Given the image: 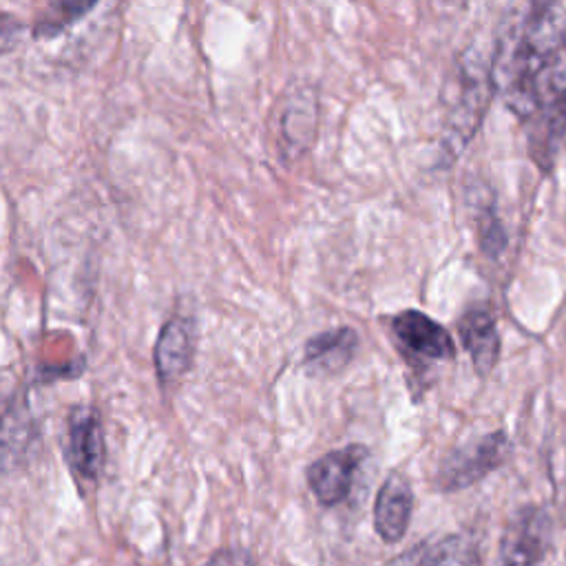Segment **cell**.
Instances as JSON below:
<instances>
[{"label": "cell", "mask_w": 566, "mask_h": 566, "mask_svg": "<svg viewBox=\"0 0 566 566\" xmlns=\"http://www.w3.org/2000/svg\"><path fill=\"white\" fill-rule=\"evenodd\" d=\"M318 128V97L312 86L292 88L279 117V133L281 139L292 157L303 155Z\"/></svg>", "instance_id": "cell-9"}, {"label": "cell", "mask_w": 566, "mask_h": 566, "mask_svg": "<svg viewBox=\"0 0 566 566\" xmlns=\"http://www.w3.org/2000/svg\"><path fill=\"white\" fill-rule=\"evenodd\" d=\"M531 159L546 172L566 137V95H551L539 102L535 113L526 119Z\"/></svg>", "instance_id": "cell-8"}, {"label": "cell", "mask_w": 566, "mask_h": 566, "mask_svg": "<svg viewBox=\"0 0 566 566\" xmlns=\"http://www.w3.org/2000/svg\"><path fill=\"white\" fill-rule=\"evenodd\" d=\"M548 515L539 506L520 509L502 535V566H539L548 551Z\"/></svg>", "instance_id": "cell-5"}, {"label": "cell", "mask_w": 566, "mask_h": 566, "mask_svg": "<svg viewBox=\"0 0 566 566\" xmlns=\"http://www.w3.org/2000/svg\"><path fill=\"white\" fill-rule=\"evenodd\" d=\"M365 458L367 449L363 444H347L314 460L307 467V484L314 497L323 506L340 504L349 495L354 475Z\"/></svg>", "instance_id": "cell-6"}, {"label": "cell", "mask_w": 566, "mask_h": 566, "mask_svg": "<svg viewBox=\"0 0 566 566\" xmlns=\"http://www.w3.org/2000/svg\"><path fill=\"white\" fill-rule=\"evenodd\" d=\"M475 546L464 535H449L436 542L420 559L418 566H473Z\"/></svg>", "instance_id": "cell-16"}, {"label": "cell", "mask_w": 566, "mask_h": 566, "mask_svg": "<svg viewBox=\"0 0 566 566\" xmlns=\"http://www.w3.org/2000/svg\"><path fill=\"white\" fill-rule=\"evenodd\" d=\"M22 31V24L7 13H0V51L11 46L18 40V33Z\"/></svg>", "instance_id": "cell-18"}, {"label": "cell", "mask_w": 566, "mask_h": 566, "mask_svg": "<svg viewBox=\"0 0 566 566\" xmlns=\"http://www.w3.org/2000/svg\"><path fill=\"white\" fill-rule=\"evenodd\" d=\"M511 453V440L504 431H489L467 444L455 447L438 467L436 484L440 491L451 493L467 489L491 471H495Z\"/></svg>", "instance_id": "cell-2"}, {"label": "cell", "mask_w": 566, "mask_h": 566, "mask_svg": "<svg viewBox=\"0 0 566 566\" xmlns=\"http://www.w3.org/2000/svg\"><path fill=\"white\" fill-rule=\"evenodd\" d=\"M391 334L400 352L409 360L442 363L455 356V345L449 332L420 310H402L391 316Z\"/></svg>", "instance_id": "cell-4"}, {"label": "cell", "mask_w": 566, "mask_h": 566, "mask_svg": "<svg viewBox=\"0 0 566 566\" xmlns=\"http://www.w3.org/2000/svg\"><path fill=\"white\" fill-rule=\"evenodd\" d=\"M358 349V334L356 329L340 325L325 332L314 334L303 345V365L310 374L332 376L343 371Z\"/></svg>", "instance_id": "cell-12"}, {"label": "cell", "mask_w": 566, "mask_h": 566, "mask_svg": "<svg viewBox=\"0 0 566 566\" xmlns=\"http://www.w3.org/2000/svg\"><path fill=\"white\" fill-rule=\"evenodd\" d=\"M413 506L411 484L405 475L391 473L378 489L374 502V528L382 542H400L407 533Z\"/></svg>", "instance_id": "cell-10"}, {"label": "cell", "mask_w": 566, "mask_h": 566, "mask_svg": "<svg viewBox=\"0 0 566 566\" xmlns=\"http://www.w3.org/2000/svg\"><path fill=\"white\" fill-rule=\"evenodd\" d=\"M35 438V422L29 411V400L20 391L0 413V475L13 471L27 455Z\"/></svg>", "instance_id": "cell-13"}, {"label": "cell", "mask_w": 566, "mask_h": 566, "mask_svg": "<svg viewBox=\"0 0 566 566\" xmlns=\"http://www.w3.org/2000/svg\"><path fill=\"white\" fill-rule=\"evenodd\" d=\"M473 214H475V232H478L480 250L486 256H500L502 250L506 248V232L502 221L495 214L491 197L486 201L475 199Z\"/></svg>", "instance_id": "cell-15"}, {"label": "cell", "mask_w": 566, "mask_h": 566, "mask_svg": "<svg viewBox=\"0 0 566 566\" xmlns=\"http://www.w3.org/2000/svg\"><path fill=\"white\" fill-rule=\"evenodd\" d=\"M206 566H254V559L241 548H223V551H217L206 562Z\"/></svg>", "instance_id": "cell-17"}, {"label": "cell", "mask_w": 566, "mask_h": 566, "mask_svg": "<svg viewBox=\"0 0 566 566\" xmlns=\"http://www.w3.org/2000/svg\"><path fill=\"white\" fill-rule=\"evenodd\" d=\"M493 93L495 86L491 77V64H486L475 53H467L458 69L455 97L444 115L440 135V150L449 164L464 153L478 133Z\"/></svg>", "instance_id": "cell-1"}, {"label": "cell", "mask_w": 566, "mask_h": 566, "mask_svg": "<svg viewBox=\"0 0 566 566\" xmlns=\"http://www.w3.org/2000/svg\"><path fill=\"white\" fill-rule=\"evenodd\" d=\"M197 347L195 321L186 314H175L168 318L155 340L153 363L159 382L170 385L184 378L192 365Z\"/></svg>", "instance_id": "cell-7"}, {"label": "cell", "mask_w": 566, "mask_h": 566, "mask_svg": "<svg viewBox=\"0 0 566 566\" xmlns=\"http://www.w3.org/2000/svg\"><path fill=\"white\" fill-rule=\"evenodd\" d=\"M69 467L84 482H95L104 469L106 440L99 411L91 405H75L66 418Z\"/></svg>", "instance_id": "cell-3"}, {"label": "cell", "mask_w": 566, "mask_h": 566, "mask_svg": "<svg viewBox=\"0 0 566 566\" xmlns=\"http://www.w3.org/2000/svg\"><path fill=\"white\" fill-rule=\"evenodd\" d=\"M91 9H95V2H55L49 4L42 15H38V20L31 27V33L35 40H53L57 38L66 27H71L73 22H77L84 13H88Z\"/></svg>", "instance_id": "cell-14"}, {"label": "cell", "mask_w": 566, "mask_h": 566, "mask_svg": "<svg viewBox=\"0 0 566 566\" xmlns=\"http://www.w3.org/2000/svg\"><path fill=\"white\" fill-rule=\"evenodd\" d=\"M460 343L467 349L473 369L480 376H486L500 356V334L495 316L484 305L469 307L458 321Z\"/></svg>", "instance_id": "cell-11"}]
</instances>
